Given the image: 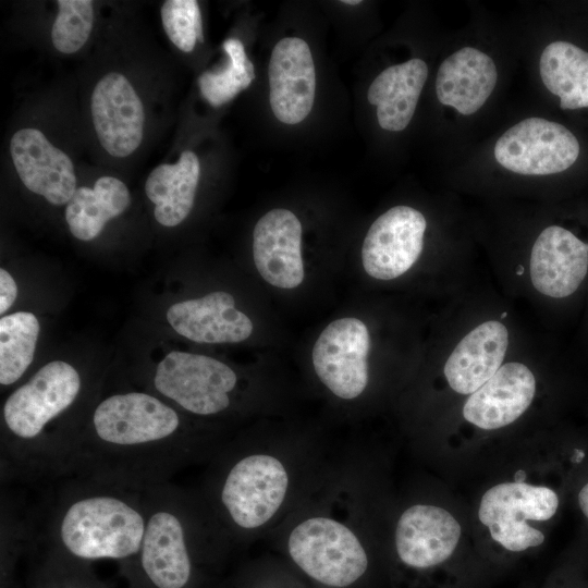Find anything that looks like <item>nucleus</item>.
<instances>
[{"instance_id":"1","label":"nucleus","mask_w":588,"mask_h":588,"mask_svg":"<svg viewBox=\"0 0 588 588\" xmlns=\"http://www.w3.org/2000/svg\"><path fill=\"white\" fill-rule=\"evenodd\" d=\"M200 451L171 404L146 392L117 393L95 406L61 479L146 489L170 482Z\"/></svg>"},{"instance_id":"2","label":"nucleus","mask_w":588,"mask_h":588,"mask_svg":"<svg viewBox=\"0 0 588 588\" xmlns=\"http://www.w3.org/2000/svg\"><path fill=\"white\" fill-rule=\"evenodd\" d=\"M60 480L37 540L79 561L128 560L138 552L147 488L78 478Z\"/></svg>"},{"instance_id":"3","label":"nucleus","mask_w":588,"mask_h":588,"mask_svg":"<svg viewBox=\"0 0 588 588\" xmlns=\"http://www.w3.org/2000/svg\"><path fill=\"white\" fill-rule=\"evenodd\" d=\"M82 390L79 372L62 360L44 365L13 390L2 406V481L49 480L50 427L75 406Z\"/></svg>"},{"instance_id":"4","label":"nucleus","mask_w":588,"mask_h":588,"mask_svg":"<svg viewBox=\"0 0 588 588\" xmlns=\"http://www.w3.org/2000/svg\"><path fill=\"white\" fill-rule=\"evenodd\" d=\"M556 490L540 481L537 469H518L481 494L476 517L490 543L486 561H511L546 542L542 525L556 515Z\"/></svg>"},{"instance_id":"5","label":"nucleus","mask_w":588,"mask_h":588,"mask_svg":"<svg viewBox=\"0 0 588 588\" xmlns=\"http://www.w3.org/2000/svg\"><path fill=\"white\" fill-rule=\"evenodd\" d=\"M461 520L449 509L417 503L399 517L394 547L407 569L438 578L440 588H469L485 564L468 551Z\"/></svg>"},{"instance_id":"6","label":"nucleus","mask_w":588,"mask_h":588,"mask_svg":"<svg viewBox=\"0 0 588 588\" xmlns=\"http://www.w3.org/2000/svg\"><path fill=\"white\" fill-rule=\"evenodd\" d=\"M146 523L136 561L152 588H186L193 574L194 507L170 482L145 490Z\"/></svg>"},{"instance_id":"7","label":"nucleus","mask_w":588,"mask_h":588,"mask_svg":"<svg viewBox=\"0 0 588 588\" xmlns=\"http://www.w3.org/2000/svg\"><path fill=\"white\" fill-rule=\"evenodd\" d=\"M287 549L302 571L331 587L355 583L369 565L357 536L330 517L315 516L301 522L289 536Z\"/></svg>"},{"instance_id":"8","label":"nucleus","mask_w":588,"mask_h":588,"mask_svg":"<svg viewBox=\"0 0 588 588\" xmlns=\"http://www.w3.org/2000/svg\"><path fill=\"white\" fill-rule=\"evenodd\" d=\"M287 487V471L279 458L264 453L247 454L232 463L222 477L219 505L230 524L254 530L275 515Z\"/></svg>"},{"instance_id":"9","label":"nucleus","mask_w":588,"mask_h":588,"mask_svg":"<svg viewBox=\"0 0 588 588\" xmlns=\"http://www.w3.org/2000/svg\"><path fill=\"white\" fill-rule=\"evenodd\" d=\"M237 376L224 363L209 356L170 352L157 366L152 384L160 396L197 416L224 412Z\"/></svg>"},{"instance_id":"10","label":"nucleus","mask_w":588,"mask_h":588,"mask_svg":"<svg viewBox=\"0 0 588 588\" xmlns=\"http://www.w3.org/2000/svg\"><path fill=\"white\" fill-rule=\"evenodd\" d=\"M575 135L560 123L527 118L497 140L494 157L506 170L523 175H549L572 167L579 156Z\"/></svg>"},{"instance_id":"11","label":"nucleus","mask_w":588,"mask_h":588,"mask_svg":"<svg viewBox=\"0 0 588 588\" xmlns=\"http://www.w3.org/2000/svg\"><path fill=\"white\" fill-rule=\"evenodd\" d=\"M370 335L357 318L332 321L313 348V364L321 382L338 397L353 400L368 384Z\"/></svg>"},{"instance_id":"12","label":"nucleus","mask_w":588,"mask_h":588,"mask_svg":"<svg viewBox=\"0 0 588 588\" xmlns=\"http://www.w3.org/2000/svg\"><path fill=\"white\" fill-rule=\"evenodd\" d=\"M427 222L409 206H395L370 225L362 248L365 271L378 280H393L407 272L424 248Z\"/></svg>"},{"instance_id":"13","label":"nucleus","mask_w":588,"mask_h":588,"mask_svg":"<svg viewBox=\"0 0 588 588\" xmlns=\"http://www.w3.org/2000/svg\"><path fill=\"white\" fill-rule=\"evenodd\" d=\"M537 393L534 371L524 363L503 364L494 376L471 393L462 406L470 427L492 432L516 422L530 408Z\"/></svg>"},{"instance_id":"14","label":"nucleus","mask_w":588,"mask_h":588,"mask_svg":"<svg viewBox=\"0 0 588 588\" xmlns=\"http://www.w3.org/2000/svg\"><path fill=\"white\" fill-rule=\"evenodd\" d=\"M90 108L97 137L109 155L124 158L138 148L144 135V106L123 74L109 73L97 83Z\"/></svg>"},{"instance_id":"15","label":"nucleus","mask_w":588,"mask_h":588,"mask_svg":"<svg viewBox=\"0 0 588 588\" xmlns=\"http://www.w3.org/2000/svg\"><path fill=\"white\" fill-rule=\"evenodd\" d=\"M268 79L274 117L289 125L304 121L316 94V69L308 44L298 37L281 39L271 52Z\"/></svg>"},{"instance_id":"16","label":"nucleus","mask_w":588,"mask_h":588,"mask_svg":"<svg viewBox=\"0 0 588 588\" xmlns=\"http://www.w3.org/2000/svg\"><path fill=\"white\" fill-rule=\"evenodd\" d=\"M10 154L23 184L50 204H68L76 191V176L70 157L54 147L37 128L13 134Z\"/></svg>"},{"instance_id":"17","label":"nucleus","mask_w":588,"mask_h":588,"mask_svg":"<svg viewBox=\"0 0 588 588\" xmlns=\"http://www.w3.org/2000/svg\"><path fill=\"white\" fill-rule=\"evenodd\" d=\"M587 272L588 244L560 225L541 231L529 259L530 281L537 292L565 298L578 290Z\"/></svg>"},{"instance_id":"18","label":"nucleus","mask_w":588,"mask_h":588,"mask_svg":"<svg viewBox=\"0 0 588 588\" xmlns=\"http://www.w3.org/2000/svg\"><path fill=\"white\" fill-rule=\"evenodd\" d=\"M253 240L255 266L268 283L294 289L303 282L302 224L292 211L278 208L264 215Z\"/></svg>"},{"instance_id":"19","label":"nucleus","mask_w":588,"mask_h":588,"mask_svg":"<svg viewBox=\"0 0 588 588\" xmlns=\"http://www.w3.org/2000/svg\"><path fill=\"white\" fill-rule=\"evenodd\" d=\"M509 341V330L499 320L474 327L445 360L443 375L449 388L464 396L481 388L503 365Z\"/></svg>"},{"instance_id":"20","label":"nucleus","mask_w":588,"mask_h":588,"mask_svg":"<svg viewBox=\"0 0 588 588\" xmlns=\"http://www.w3.org/2000/svg\"><path fill=\"white\" fill-rule=\"evenodd\" d=\"M167 319L175 332L197 343H237L253 332L250 319L235 308L233 296L221 291L173 304Z\"/></svg>"},{"instance_id":"21","label":"nucleus","mask_w":588,"mask_h":588,"mask_svg":"<svg viewBox=\"0 0 588 588\" xmlns=\"http://www.w3.org/2000/svg\"><path fill=\"white\" fill-rule=\"evenodd\" d=\"M497 79L493 60L474 47H464L441 63L436 94L442 105L456 109L463 115H470L488 100Z\"/></svg>"},{"instance_id":"22","label":"nucleus","mask_w":588,"mask_h":588,"mask_svg":"<svg viewBox=\"0 0 588 588\" xmlns=\"http://www.w3.org/2000/svg\"><path fill=\"white\" fill-rule=\"evenodd\" d=\"M428 76V66L421 59L391 65L370 84L369 103L377 107L380 127L400 132L409 124Z\"/></svg>"},{"instance_id":"23","label":"nucleus","mask_w":588,"mask_h":588,"mask_svg":"<svg viewBox=\"0 0 588 588\" xmlns=\"http://www.w3.org/2000/svg\"><path fill=\"white\" fill-rule=\"evenodd\" d=\"M199 173V160L191 150L183 151L176 163H162L150 172L145 192L155 204L154 215L161 225L175 226L189 215Z\"/></svg>"},{"instance_id":"24","label":"nucleus","mask_w":588,"mask_h":588,"mask_svg":"<svg viewBox=\"0 0 588 588\" xmlns=\"http://www.w3.org/2000/svg\"><path fill=\"white\" fill-rule=\"evenodd\" d=\"M130 204V191L122 181L113 176H101L93 188H76L66 205L65 220L76 238L91 241L101 233L110 219L123 213Z\"/></svg>"},{"instance_id":"25","label":"nucleus","mask_w":588,"mask_h":588,"mask_svg":"<svg viewBox=\"0 0 588 588\" xmlns=\"http://www.w3.org/2000/svg\"><path fill=\"white\" fill-rule=\"evenodd\" d=\"M546 88L560 98L562 109L588 107V52L563 40L549 44L539 61Z\"/></svg>"},{"instance_id":"26","label":"nucleus","mask_w":588,"mask_h":588,"mask_svg":"<svg viewBox=\"0 0 588 588\" xmlns=\"http://www.w3.org/2000/svg\"><path fill=\"white\" fill-rule=\"evenodd\" d=\"M39 322L28 311H17L0 319V383L19 381L33 362Z\"/></svg>"},{"instance_id":"27","label":"nucleus","mask_w":588,"mask_h":588,"mask_svg":"<svg viewBox=\"0 0 588 588\" xmlns=\"http://www.w3.org/2000/svg\"><path fill=\"white\" fill-rule=\"evenodd\" d=\"M223 49L229 56L226 66L220 71L204 72L198 78L200 93L212 107L229 102L255 78L254 65L238 39H226Z\"/></svg>"},{"instance_id":"28","label":"nucleus","mask_w":588,"mask_h":588,"mask_svg":"<svg viewBox=\"0 0 588 588\" xmlns=\"http://www.w3.org/2000/svg\"><path fill=\"white\" fill-rule=\"evenodd\" d=\"M51 40L54 48L66 54L78 51L87 41L94 24L90 0H59Z\"/></svg>"},{"instance_id":"29","label":"nucleus","mask_w":588,"mask_h":588,"mask_svg":"<svg viewBox=\"0 0 588 588\" xmlns=\"http://www.w3.org/2000/svg\"><path fill=\"white\" fill-rule=\"evenodd\" d=\"M161 20L169 39L180 50L191 52L197 41H204L201 14L197 1H164L161 7Z\"/></svg>"},{"instance_id":"30","label":"nucleus","mask_w":588,"mask_h":588,"mask_svg":"<svg viewBox=\"0 0 588 588\" xmlns=\"http://www.w3.org/2000/svg\"><path fill=\"white\" fill-rule=\"evenodd\" d=\"M17 295V286L11 274L0 269V314L5 313L14 303Z\"/></svg>"},{"instance_id":"31","label":"nucleus","mask_w":588,"mask_h":588,"mask_svg":"<svg viewBox=\"0 0 588 588\" xmlns=\"http://www.w3.org/2000/svg\"><path fill=\"white\" fill-rule=\"evenodd\" d=\"M577 500L581 513L588 519V482L580 488Z\"/></svg>"},{"instance_id":"32","label":"nucleus","mask_w":588,"mask_h":588,"mask_svg":"<svg viewBox=\"0 0 588 588\" xmlns=\"http://www.w3.org/2000/svg\"><path fill=\"white\" fill-rule=\"evenodd\" d=\"M63 586L62 587H59V588H84L83 586L78 585L77 581H68V580H63ZM57 588V587H56Z\"/></svg>"},{"instance_id":"33","label":"nucleus","mask_w":588,"mask_h":588,"mask_svg":"<svg viewBox=\"0 0 588 588\" xmlns=\"http://www.w3.org/2000/svg\"><path fill=\"white\" fill-rule=\"evenodd\" d=\"M341 2L344 3V4H348V5H356V4L362 3V1H359V0H344V1H341Z\"/></svg>"}]
</instances>
